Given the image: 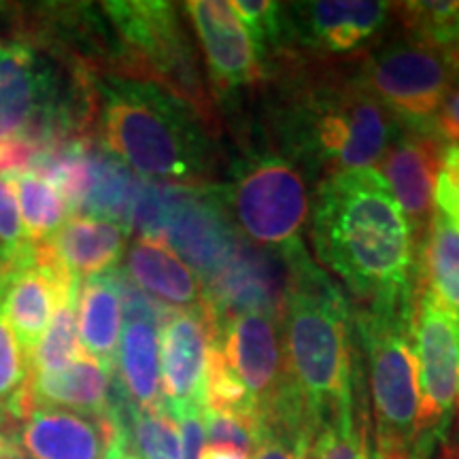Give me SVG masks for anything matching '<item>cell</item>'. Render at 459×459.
I'll return each mask as SVG.
<instances>
[{
  "label": "cell",
  "instance_id": "obj_31",
  "mask_svg": "<svg viewBox=\"0 0 459 459\" xmlns=\"http://www.w3.org/2000/svg\"><path fill=\"white\" fill-rule=\"evenodd\" d=\"M32 249L34 243L28 240L17 211L13 183L9 177H0V283H4L9 274L30 257Z\"/></svg>",
  "mask_w": 459,
  "mask_h": 459
},
{
  "label": "cell",
  "instance_id": "obj_24",
  "mask_svg": "<svg viewBox=\"0 0 459 459\" xmlns=\"http://www.w3.org/2000/svg\"><path fill=\"white\" fill-rule=\"evenodd\" d=\"M115 364L119 366V392L130 404L145 411L166 409L158 325L128 321Z\"/></svg>",
  "mask_w": 459,
  "mask_h": 459
},
{
  "label": "cell",
  "instance_id": "obj_14",
  "mask_svg": "<svg viewBox=\"0 0 459 459\" xmlns=\"http://www.w3.org/2000/svg\"><path fill=\"white\" fill-rule=\"evenodd\" d=\"M203 45L211 88L217 100H232L264 77L260 57L245 26L226 0L183 4Z\"/></svg>",
  "mask_w": 459,
  "mask_h": 459
},
{
  "label": "cell",
  "instance_id": "obj_4",
  "mask_svg": "<svg viewBox=\"0 0 459 459\" xmlns=\"http://www.w3.org/2000/svg\"><path fill=\"white\" fill-rule=\"evenodd\" d=\"M308 94L281 128L285 156L328 175L370 169L383 158L400 122L358 79L319 85Z\"/></svg>",
  "mask_w": 459,
  "mask_h": 459
},
{
  "label": "cell",
  "instance_id": "obj_25",
  "mask_svg": "<svg viewBox=\"0 0 459 459\" xmlns=\"http://www.w3.org/2000/svg\"><path fill=\"white\" fill-rule=\"evenodd\" d=\"M415 283L459 317V230L438 209L417 247Z\"/></svg>",
  "mask_w": 459,
  "mask_h": 459
},
{
  "label": "cell",
  "instance_id": "obj_6",
  "mask_svg": "<svg viewBox=\"0 0 459 459\" xmlns=\"http://www.w3.org/2000/svg\"><path fill=\"white\" fill-rule=\"evenodd\" d=\"M102 13L117 34L119 74L158 83L187 102L206 124L215 122L213 99L175 4L158 0L105 3Z\"/></svg>",
  "mask_w": 459,
  "mask_h": 459
},
{
  "label": "cell",
  "instance_id": "obj_20",
  "mask_svg": "<svg viewBox=\"0 0 459 459\" xmlns=\"http://www.w3.org/2000/svg\"><path fill=\"white\" fill-rule=\"evenodd\" d=\"M28 394L34 406H56L88 415H107L113 411L117 387L113 370L88 353L57 372H32Z\"/></svg>",
  "mask_w": 459,
  "mask_h": 459
},
{
  "label": "cell",
  "instance_id": "obj_41",
  "mask_svg": "<svg viewBox=\"0 0 459 459\" xmlns=\"http://www.w3.org/2000/svg\"><path fill=\"white\" fill-rule=\"evenodd\" d=\"M0 287H3V283H0Z\"/></svg>",
  "mask_w": 459,
  "mask_h": 459
},
{
  "label": "cell",
  "instance_id": "obj_11",
  "mask_svg": "<svg viewBox=\"0 0 459 459\" xmlns=\"http://www.w3.org/2000/svg\"><path fill=\"white\" fill-rule=\"evenodd\" d=\"M0 428L11 434L20 459H113L128 453L115 404L107 415L37 406Z\"/></svg>",
  "mask_w": 459,
  "mask_h": 459
},
{
  "label": "cell",
  "instance_id": "obj_2",
  "mask_svg": "<svg viewBox=\"0 0 459 459\" xmlns=\"http://www.w3.org/2000/svg\"><path fill=\"white\" fill-rule=\"evenodd\" d=\"M102 147L147 181L209 186L217 169L211 126L187 102L145 79H94Z\"/></svg>",
  "mask_w": 459,
  "mask_h": 459
},
{
  "label": "cell",
  "instance_id": "obj_40",
  "mask_svg": "<svg viewBox=\"0 0 459 459\" xmlns=\"http://www.w3.org/2000/svg\"><path fill=\"white\" fill-rule=\"evenodd\" d=\"M451 459H459V449L451 453Z\"/></svg>",
  "mask_w": 459,
  "mask_h": 459
},
{
  "label": "cell",
  "instance_id": "obj_36",
  "mask_svg": "<svg viewBox=\"0 0 459 459\" xmlns=\"http://www.w3.org/2000/svg\"><path fill=\"white\" fill-rule=\"evenodd\" d=\"M432 128L446 147H459V83L443 100L432 119Z\"/></svg>",
  "mask_w": 459,
  "mask_h": 459
},
{
  "label": "cell",
  "instance_id": "obj_1",
  "mask_svg": "<svg viewBox=\"0 0 459 459\" xmlns=\"http://www.w3.org/2000/svg\"><path fill=\"white\" fill-rule=\"evenodd\" d=\"M319 262L347 285L361 308L412 302L417 240L375 166L328 175L311 215Z\"/></svg>",
  "mask_w": 459,
  "mask_h": 459
},
{
  "label": "cell",
  "instance_id": "obj_5",
  "mask_svg": "<svg viewBox=\"0 0 459 459\" xmlns=\"http://www.w3.org/2000/svg\"><path fill=\"white\" fill-rule=\"evenodd\" d=\"M415 300V298H412ZM412 302L355 315L368 364L378 457L412 459L434 445L421 429V385L412 342Z\"/></svg>",
  "mask_w": 459,
  "mask_h": 459
},
{
  "label": "cell",
  "instance_id": "obj_15",
  "mask_svg": "<svg viewBox=\"0 0 459 459\" xmlns=\"http://www.w3.org/2000/svg\"><path fill=\"white\" fill-rule=\"evenodd\" d=\"M285 287L283 257L240 240L226 266L204 285V302L217 321L240 313H268L281 319Z\"/></svg>",
  "mask_w": 459,
  "mask_h": 459
},
{
  "label": "cell",
  "instance_id": "obj_21",
  "mask_svg": "<svg viewBox=\"0 0 459 459\" xmlns=\"http://www.w3.org/2000/svg\"><path fill=\"white\" fill-rule=\"evenodd\" d=\"M128 230L122 223L77 215L39 243L51 260L77 279H90L113 271L124 254Z\"/></svg>",
  "mask_w": 459,
  "mask_h": 459
},
{
  "label": "cell",
  "instance_id": "obj_23",
  "mask_svg": "<svg viewBox=\"0 0 459 459\" xmlns=\"http://www.w3.org/2000/svg\"><path fill=\"white\" fill-rule=\"evenodd\" d=\"M124 304L119 290V271L85 279L79 296V338L85 353L115 368L117 347L122 338Z\"/></svg>",
  "mask_w": 459,
  "mask_h": 459
},
{
  "label": "cell",
  "instance_id": "obj_38",
  "mask_svg": "<svg viewBox=\"0 0 459 459\" xmlns=\"http://www.w3.org/2000/svg\"><path fill=\"white\" fill-rule=\"evenodd\" d=\"M449 56H451V60L455 62V66L459 68V39H457V41H455V45H453V48H451Z\"/></svg>",
  "mask_w": 459,
  "mask_h": 459
},
{
  "label": "cell",
  "instance_id": "obj_29",
  "mask_svg": "<svg viewBox=\"0 0 459 459\" xmlns=\"http://www.w3.org/2000/svg\"><path fill=\"white\" fill-rule=\"evenodd\" d=\"M77 291L79 287H73V290H66L65 294L57 298L49 328L45 330L41 341L30 353L32 372L65 370L83 353L82 347H79Z\"/></svg>",
  "mask_w": 459,
  "mask_h": 459
},
{
  "label": "cell",
  "instance_id": "obj_33",
  "mask_svg": "<svg viewBox=\"0 0 459 459\" xmlns=\"http://www.w3.org/2000/svg\"><path fill=\"white\" fill-rule=\"evenodd\" d=\"M30 378V358L0 311V419L26 392Z\"/></svg>",
  "mask_w": 459,
  "mask_h": 459
},
{
  "label": "cell",
  "instance_id": "obj_9",
  "mask_svg": "<svg viewBox=\"0 0 459 459\" xmlns=\"http://www.w3.org/2000/svg\"><path fill=\"white\" fill-rule=\"evenodd\" d=\"M411 328L421 385V429L436 438L459 411V317L415 283Z\"/></svg>",
  "mask_w": 459,
  "mask_h": 459
},
{
  "label": "cell",
  "instance_id": "obj_13",
  "mask_svg": "<svg viewBox=\"0 0 459 459\" xmlns=\"http://www.w3.org/2000/svg\"><path fill=\"white\" fill-rule=\"evenodd\" d=\"M446 145L429 126H398L381 158V175L409 220L417 247L434 217L436 181Z\"/></svg>",
  "mask_w": 459,
  "mask_h": 459
},
{
  "label": "cell",
  "instance_id": "obj_8",
  "mask_svg": "<svg viewBox=\"0 0 459 459\" xmlns=\"http://www.w3.org/2000/svg\"><path fill=\"white\" fill-rule=\"evenodd\" d=\"M358 82L404 126H429L459 68L446 51L406 34L366 56Z\"/></svg>",
  "mask_w": 459,
  "mask_h": 459
},
{
  "label": "cell",
  "instance_id": "obj_22",
  "mask_svg": "<svg viewBox=\"0 0 459 459\" xmlns=\"http://www.w3.org/2000/svg\"><path fill=\"white\" fill-rule=\"evenodd\" d=\"M124 266L130 283L164 307L186 311L204 302V290L196 273L166 243L136 238L126 254Z\"/></svg>",
  "mask_w": 459,
  "mask_h": 459
},
{
  "label": "cell",
  "instance_id": "obj_3",
  "mask_svg": "<svg viewBox=\"0 0 459 459\" xmlns=\"http://www.w3.org/2000/svg\"><path fill=\"white\" fill-rule=\"evenodd\" d=\"M287 287L281 313L285 366L291 385L315 428L353 417L351 311L342 290L330 281L307 249L283 257Z\"/></svg>",
  "mask_w": 459,
  "mask_h": 459
},
{
  "label": "cell",
  "instance_id": "obj_28",
  "mask_svg": "<svg viewBox=\"0 0 459 459\" xmlns=\"http://www.w3.org/2000/svg\"><path fill=\"white\" fill-rule=\"evenodd\" d=\"M15 187V198L22 209V223H24L26 237L30 243L39 245L48 240L51 234L65 226L68 215L66 200L60 192L34 172H17L9 175Z\"/></svg>",
  "mask_w": 459,
  "mask_h": 459
},
{
  "label": "cell",
  "instance_id": "obj_37",
  "mask_svg": "<svg viewBox=\"0 0 459 459\" xmlns=\"http://www.w3.org/2000/svg\"><path fill=\"white\" fill-rule=\"evenodd\" d=\"M0 459H20L17 446L7 429L0 428Z\"/></svg>",
  "mask_w": 459,
  "mask_h": 459
},
{
  "label": "cell",
  "instance_id": "obj_30",
  "mask_svg": "<svg viewBox=\"0 0 459 459\" xmlns=\"http://www.w3.org/2000/svg\"><path fill=\"white\" fill-rule=\"evenodd\" d=\"M400 17L404 32L419 41L434 45L449 54L459 39V3L457 0H415L392 4Z\"/></svg>",
  "mask_w": 459,
  "mask_h": 459
},
{
  "label": "cell",
  "instance_id": "obj_39",
  "mask_svg": "<svg viewBox=\"0 0 459 459\" xmlns=\"http://www.w3.org/2000/svg\"><path fill=\"white\" fill-rule=\"evenodd\" d=\"M113 459H139V457H134V455H130V453H122V455H117V457H113Z\"/></svg>",
  "mask_w": 459,
  "mask_h": 459
},
{
  "label": "cell",
  "instance_id": "obj_26",
  "mask_svg": "<svg viewBox=\"0 0 459 459\" xmlns=\"http://www.w3.org/2000/svg\"><path fill=\"white\" fill-rule=\"evenodd\" d=\"M115 412L122 423L126 449L132 445L145 459H183L181 429L169 409H139L117 387Z\"/></svg>",
  "mask_w": 459,
  "mask_h": 459
},
{
  "label": "cell",
  "instance_id": "obj_18",
  "mask_svg": "<svg viewBox=\"0 0 459 459\" xmlns=\"http://www.w3.org/2000/svg\"><path fill=\"white\" fill-rule=\"evenodd\" d=\"M294 45L347 54L375 37L392 13V3L377 0H319L285 4Z\"/></svg>",
  "mask_w": 459,
  "mask_h": 459
},
{
  "label": "cell",
  "instance_id": "obj_17",
  "mask_svg": "<svg viewBox=\"0 0 459 459\" xmlns=\"http://www.w3.org/2000/svg\"><path fill=\"white\" fill-rule=\"evenodd\" d=\"M73 287H79V279L51 260L41 245H34L30 257L22 262L3 283L0 311L28 358L45 334V325L56 311L57 298Z\"/></svg>",
  "mask_w": 459,
  "mask_h": 459
},
{
  "label": "cell",
  "instance_id": "obj_32",
  "mask_svg": "<svg viewBox=\"0 0 459 459\" xmlns=\"http://www.w3.org/2000/svg\"><path fill=\"white\" fill-rule=\"evenodd\" d=\"M304 459H372V451L355 417H341L319 426Z\"/></svg>",
  "mask_w": 459,
  "mask_h": 459
},
{
  "label": "cell",
  "instance_id": "obj_35",
  "mask_svg": "<svg viewBox=\"0 0 459 459\" xmlns=\"http://www.w3.org/2000/svg\"><path fill=\"white\" fill-rule=\"evenodd\" d=\"M181 429L183 459H200L204 449V421L203 409L200 406H179V409H169Z\"/></svg>",
  "mask_w": 459,
  "mask_h": 459
},
{
  "label": "cell",
  "instance_id": "obj_27",
  "mask_svg": "<svg viewBox=\"0 0 459 459\" xmlns=\"http://www.w3.org/2000/svg\"><path fill=\"white\" fill-rule=\"evenodd\" d=\"M132 170L105 147L94 145V181L82 206L83 215L122 223L128 230L132 198L136 192Z\"/></svg>",
  "mask_w": 459,
  "mask_h": 459
},
{
  "label": "cell",
  "instance_id": "obj_7",
  "mask_svg": "<svg viewBox=\"0 0 459 459\" xmlns=\"http://www.w3.org/2000/svg\"><path fill=\"white\" fill-rule=\"evenodd\" d=\"M221 192L234 226L249 243L281 257L304 249L311 194L300 164L283 152L247 153Z\"/></svg>",
  "mask_w": 459,
  "mask_h": 459
},
{
  "label": "cell",
  "instance_id": "obj_12",
  "mask_svg": "<svg viewBox=\"0 0 459 459\" xmlns=\"http://www.w3.org/2000/svg\"><path fill=\"white\" fill-rule=\"evenodd\" d=\"M279 324L281 319L268 313H240L217 321L223 353L249 394L257 423L294 392Z\"/></svg>",
  "mask_w": 459,
  "mask_h": 459
},
{
  "label": "cell",
  "instance_id": "obj_34",
  "mask_svg": "<svg viewBox=\"0 0 459 459\" xmlns=\"http://www.w3.org/2000/svg\"><path fill=\"white\" fill-rule=\"evenodd\" d=\"M436 209L459 230V147L445 149L443 169L436 181Z\"/></svg>",
  "mask_w": 459,
  "mask_h": 459
},
{
  "label": "cell",
  "instance_id": "obj_19",
  "mask_svg": "<svg viewBox=\"0 0 459 459\" xmlns=\"http://www.w3.org/2000/svg\"><path fill=\"white\" fill-rule=\"evenodd\" d=\"M74 111L57 99L48 66L30 45L0 41V141L24 139L45 111Z\"/></svg>",
  "mask_w": 459,
  "mask_h": 459
},
{
  "label": "cell",
  "instance_id": "obj_16",
  "mask_svg": "<svg viewBox=\"0 0 459 459\" xmlns=\"http://www.w3.org/2000/svg\"><path fill=\"white\" fill-rule=\"evenodd\" d=\"M217 319L206 307L172 311L162 324V389L166 409H204V375Z\"/></svg>",
  "mask_w": 459,
  "mask_h": 459
},
{
  "label": "cell",
  "instance_id": "obj_10",
  "mask_svg": "<svg viewBox=\"0 0 459 459\" xmlns=\"http://www.w3.org/2000/svg\"><path fill=\"white\" fill-rule=\"evenodd\" d=\"M243 237L228 213L221 186L169 183V213L162 243L192 266L200 283H209L226 266Z\"/></svg>",
  "mask_w": 459,
  "mask_h": 459
}]
</instances>
